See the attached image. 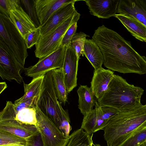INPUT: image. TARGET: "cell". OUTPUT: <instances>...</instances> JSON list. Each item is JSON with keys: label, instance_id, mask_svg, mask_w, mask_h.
Returning <instances> with one entry per match:
<instances>
[{"label": "cell", "instance_id": "cell-1", "mask_svg": "<svg viewBox=\"0 0 146 146\" xmlns=\"http://www.w3.org/2000/svg\"><path fill=\"white\" fill-rule=\"evenodd\" d=\"M92 39L102 51L104 65L109 70L124 74H146V57L116 32L103 25L95 31Z\"/></svg>", "mask_w": 146, "mask_h": 146}, {"label": "cell", "instance_id": "cell-2", "mask_svg": "<svg viewBox=\"0 0 146 146\" xmlns=\"http://www.w3.org/2000/svg\"><path fill=\"white\" fill-rule=\"evenodd\" d=\"M146 125V104L129 111L120 112L102 129L108 146H117L138 129Z\"/></svg>", "mask_w": 146, "mask_h": 146}, {"label": "cell", "instance_id": "cell-3", "mask_svg": "<svg viewBox=\"0 0 146 146\" xmlns=\"http://www.w3.org/2000/svg\"><path fill=\"white\" fill-rule=\"evenodd\" d=\"M144 92L142 88L129 84L121 77L114 74L107 90L97 102L101 106L111 107L120 112L129 111L143 105L141 98Z\"/></svg>", "mask_w": 146, "mask_h": 146}, {"label": "cell", "instance_id": "cell-4", "mask_svg": "<svg viewBox=\"0 0 146 146\" xmlns=\"http://www.w3.org/2000/svg\"><path fill=\"white\" fill-rule=\"evenodd\" d=\"M37 107L67 137L72 129L67 110H64L58 99L52 81L51 71L44 75Z\"/></svg>", "mask_w": 146, "mask_h": 146}, {"label": "cell", "instance_id": "cell-5", "mask_svg": "<svg viewBox=\"0 0 146 146\" xmlns=\"http://www.w3.org/2000/svg\"><path fill=\"white\" fill-rule=\"evenodd\" d=\"M0 40L13 52L18 62L24 67L28 56L25 40L8 15L0 13Z\"/></svg>", "mask_w": 146, "mask_h": 146}, {"label": "cell", "instance_id": "cell-6", "mask_svg": "<svg viewBox=\"0 0 146 146\" xmlns=\"http://www.w3.org/2000/svg\"><path fill=\"white\" fill-rule=\"evenodd\" d=\"M80 16V14L77 12L57 28L44 35L41 36L35 45V56L40 59L57 50L66 31L72 24L77 22Z\"/></svg>", "mask_w": 146, "mask_h": 146}, {"label": "cell", "instance_id": "cell-7", "mask_svg": "<svg viewBox=\"0 0 146 146\" xmlns=\"http://www.w3.org/2000/svg\"><path fill=\"white\" fill-rule=\"evenodd\" d=\"M36 126L44 146H65L69 139L53 122L37 107Z\"/></svg>", "mask_w": 146, "mask_h": 146}, {"label": "cell", "instance_id": "cell-8", "mask_svg": "<svg viewBox=\"0 0 146 146\" xmlns=\"http://www.w3.org/2000/svg\"><path fill=\"white\" fill-rule=\"evenodd\" d=\"M25 68L16 59L13 52L0 40V76L3 80H14L21 84L23 82L20 72Z\"/></svg>", "mask_w": 146, "mask_h": 146}, {"label": "cell", "instance_id": "cell-9", "mask_svg": "<svg viewBox=\"0 0 146 146\" xmlns=\"http://www.w3.org/2000/svg\"><path fill=\"white\" fill-rule=\"evenodd\" d=\"M66 48L67 46H60L53 53L40 58L35 64L25 68V75L33 78L44 75L54 69L62 68Z\"/></svg>", "mask_w": 146, "mask_h": 146}, {"label": "cell", "instance_id": "cell-10", "mask_svg": "<svg viewBox=\"0 0 146 146\" xmlns=\"http://www.w3.org/2000/svg\"><path fill=\"white\" fill-rule=\"evenodd\" d=\"M0 130L25 139L39 132L35 125L23 123L16 120L4 108L0 112Z\"/></svg>", "mask_w": 146, "mask_h": 146}, {"label": "cell", "instance_id": "cell-11", "mask_svg": "<svg viewBox=\"0 0 146 146\" xmlns=\"http://www.w3.org/2000/svg\"><path fill=\"white\" fill-rule=\"evenodd\" d=\"M79 59L75 49L70 43L67 46L62 68L64 81L68 93L77 85V75Z\"/></svg>", "mask_w": 146, "mask_h": 146}, {"label": "cell", "instance_id": "cell-12", "mask_svg": "<svg viewBox=\"0 0 146 146\" xmlns=\"http://www.w3.org/2000/svg\"><path fill=\"white\" fill-rule=\"evenodd\" d=\"M9 1L10 9L9 17L25 39L26 35L36 27L22 7L20 0Z\"/></svg>", "mask_w": 146, "mask_h": 146}, {"label": "cell", "instance_id": "cell-13", "mask_svg": "<svg viewBox=\"0 0 146 146\" xmlns=\"http://www.w3.org/2000/svg\"><path fill=\"white\" fill-rule=\"evenodd\" d=\"M77 1L74 0L54 12L46 22L39 27L41 36L44 35L57 28L70 17L77 13L74 4Z\"/></svg>", "mask_w": 146, "mask_h": 146}, {"label": "cell", "instance_id": "cell-14", "mask_svg": "<svg viewBox=\"0 0 146 146\" xmlns=\"http://www.w3.org/2000/svg\"><path fill=\"white\" fill-rule=\"evenodd\" d=\"M117 13L131 16L146 27V0H119Z\"/></svg>", "mask_w": 146, "mask_h": 146}, {"label": "cell", "instance_id": "cell-15", "mask_svg": "<svg viewBox=\"0 0 146 146\" xmlns=\"http://www.w3.org/2000/svg\"><path fill=\"white\" fill-rule=\"evenodd\" d=\"M90 14L98 18L108 19L117 13L119 0H84Z\"/></svg>", "mask_w": 146, "mask_h": 146}, {"label": "cell", "instance_id": "cell-16", "mask_svg": "<svg viewBox=\"0 0 146 146\" xmlns=\"http://www.w3.org/2000/svg\"><path fill=\"white\" fill-rule=\"evenodd\" d=\"M114 74L112 71L102 67L94 70L90 88L97 100L102 96L107 90Z\"/></svg>", "mask_w": 146, "mask_h": 146}, {"label": "cell", "instance_id": "cell-17", "mask_svg": "<svg viewBox=\"0 0 146 146\" xmlns=\"http://www.w3.org/2000/svg\"><path fill=\"white\" fill-rule=\"evenodd\" d=\"M74 0H35V8L40 26L44 23L57 10Z\"/></svg>", "mask_w": 146, "mask_h": 146}, {"label": "cell", "instance_id": "cell-18", "mask_svg": "<svg viewBox=\"0 0 146 146\" xmlns=\"http://www.w3.org/2000/svg\"><path fill=\"white\" fill-rule=\"evenodd\" d=\"M95 108L84 116L81 128L90 134L102 129L107 123L103 119L101 106L96 102Z\"/></svg>", "mask_w": 146, "mask_h": 146}, {"label": "cell", "instance_id": "cell-19", "mask_svg": "<svg viewBox=\"0 0 146 146\" xmlns=\"http://www.w3.org/2000/svg\"><path fill=\"white\" fill-rule=\"evenodd\" d=\"M118 19L133 36L146 43V27L135 18L126 14H116Z\"/></svg>", "mask_w": 146, "mask_h": 146}, {"label": "cell", "instance_id": "cell-20", "mask_svg": "<svg viewBox=\"0 0 146 146\" xmlns=\"http://www.w3.org/2000/svg\"><path fill=\"white\" fill-rule=\"evenodd\" d=\"M36 108H25L16 111L14 108L13 103L9 101L7 102L4 108L16 120L23 123L35 126L37 123L36 115Z\"/></svg>", "mask_w": 146, "mask_h": 146}, {"label": "cell", "instance_id": "cell-21", "mask_svg": "<svg viewBox=\"0 0 146 146\" xmlns=\"http://www.w3.org/2000/svg\"><path fill=\"white\" fill-rule=\"evenodd\" d=\"M84 54L87 58L94 70L102 68L104 56L100 48L92 39H86L84 48Z\"/></svg>", "mask_w": 146, "mask_h": 146}, {"label": "cell", "instance_id": "cell-22", "mask_svg": "<svg viewBox=\"0 0 146 146\" xmlns=\"http://www.w3.org/2000/svg\"><path fill=\"white\" fill-rule=\"evenodd\" d=\"M77 92L78 96V108L84 116L93 109L96 101L90 87L80 85Z\"/></svg>", "mask_w": 146, "mask_h": 146}, {"label": "cell", "instance_id": "cell-23", "mask_svg": "<svg viewBox=\"0 0 146 146\" xmlns=\"http://www.w3.org/2000/svg\"><path fill=\"white\" fill-rule=\"evenodd\" d=\"M52 81L58 99L60 102L65 105L67 101L68 93L66 86L62 68L51 71Z\"/></svg>", "mask_w": 146, "mask_h": 146}, {"label": "cell", "instance_id": "cell-24", "mask_svg": "<svg viewBox=\"0 0 146 146\" xmlns=\"http://www.w3.org/2000/svg\"><path fill=\"white\" fill-rule=\"evenodd\" d=\"M44 75L33 78L28 84L23 82L24 94L15 101L19 102L40 96L42 88Z\"/></svg>", "mask_w": 146, "mask_h": 146}, {"label": "cell", "instance_id": "cell-25", "mask_svg": "<svg viewBox=\"0 0 146 146\" xmlns=\"http://www.w3.org/2000/svg\"><path fill=\"white\" fill-rule=\"evenodd\" d=\"M93 134L91 135L80 128L69 135L65 146H93Z\"/></svg>", "mask_w": 146, "mask_h": 146}, {"label": "cell", "instance_id": "cell-26", "mask_svg": "<svg viewBox=\"0 0 146 146\" xmlns=\"http://www.w3.org/2000/svg\"><path fill=\"white\" fill-rule=\"evenodd\" d=\"M146 141V125L138 129L117 146H138Z\"/></svg>", "mask_w": 146, "mask_h": 146}, {"label": "cell", "instance_id": "cell-27", "mask_svg": "<svg viewBox=\"0 0 146 146\" xmlns=\"http://www.w3.org/2000/svg\"><path fill=\"white\" fill-rule=\"evenodd\" d=\"M26 139L0 130V146H25Z\"/></svg>", "mask_w": 146, "mask_h": 146}, {"label": "cell", "instance_id": "cell-28", "mask_svg": "<svg viewBox=\"0 0 146 146\" xmlns=\"http://www.w3.org/2000/svg\"><path fill=\"white\" fill-rule=\"evenodd\" d=\"M21 5L36 28L39 27L40 24L38 18L35 6V0H21Z\"/></svg>", "mask_w": 146, "mask_h": 146}, {"label": "cell", "instance_id": "cell-29", "mask_svg": "<svg viewBox=\"0 0 146 146\" xmlns=\"http://www.w3.org/2000/svg\"><path fill=\"white\" fill-rule=\"evenodd\" d=\"M88 36L82 32L75 34L72 38L71 43L75 49L78 57L84 55V48L86 37Z\"/></svg>", "mask_w": 146, "mask_h": 146}, {"label": "cell", "instance_id": "cell-30", "mask_svg": "<svg viewBox=\"0 0 146 146\" xmlns=\"http://www.w3.org/2000/svg\"><path fill=\"white\" fill-rule=\"evenodd\" d=\"M41 36L39 27L36 28L30 32L26 36L25 40L27 48H30L38 42Z\"/></svg>", "mask_w": 146, "mask_h": 146}, {"label": "cell", "instance_id": "cell-31", "mask_svg": "<svg viewBox=\"0 0 146 146\" xmlns=\"http://www.w3.org/2000/svg\"><path fill=\"white\" fill-rule=\"evenodd\" d=\"M77 26V22H75L70 27L63 37L60 46H67L71 43L72 38L75 34Z\"/></svg>", "mask_w": 146, "mask_h": 146}, {"label": "cell", "instance_id": "cell-32", "mask_svg": "<svg viewBox=\"0 0 146 146\" xmlns=\"http://www.w3.org/2000/svg\"><path fill=\"white\" fill-rule=\"evenodd\" d=\"M101 106L103 119L107 123L110 119L120 112L117 110L111 107Z\"/></svg>", "mask_w": 146, "mask_h": 146}, {"label": "cell", "instance_id": "cell-33", "mask_svg": "<svg viewBox=\"0 0 146 146\" xmlns=\"http://www.w3.org/2000/svg\"><path fill=\"white\" fill-rule=\"evenodd\" d=\"M26 146H44L41 135L38 133L26 139Z\"/></svg>", "mask_w": 146, "mask_h": 146}, {"label": "cell", "instance_id": "cell-34", "mask_svg": "<svg viewBox=\"0 0 146 146\" xmlns=\"http://www.w3.org/2000/svg\"><path fill=\"white\" fill-rule=\"evenodd\" d=\"M10 10L9 0H0V13L9 16Z\"/></svg>", "mask_w": 146, "mask_h": 146}, {"label": "cell", "instance_id": "cell-35", "mask_svg": "<svg viewBox=\"0 0 146 146\" xmlns=\"http://www.w3.org/2000/svg\"><path fill=\"white\" fill-rule=\"evenodd\" d=\"M7 87V85L5 82L0 83V94L3 92Z\"/></svg>", "mask_w": 146, "mask_h": 146}, {"label": "cell", "instance_id": "cell-36", "mask_svg": "<svg viewBox=\"0 0 146 146\" xmlns=\"http://www.w3.org/2000/svg\"><path fill=\"white\" fill-rule=\"evenodd\" d=\"M138 146H146V141Z\"/></svg>", "mask_w": 146, "mask_h": 146}, {"label": "cell", "instance_id": "cell-37", "mask_svg": "<svg viewBox=\"0 0 146 146\" xmlns=\"http://www.w3.org/2000/svg\"><path fill=\"white\" fill-rule=\"evenodd\" d=\"M93 146H101L100 144H94Z\"/></svg>", "mask_w": 146, "mask_h": 146}, {"label": "cell", "instance_id": "cell-38", "mask_svg": "<svg viewBox=\"0 0 146 146\" xmlns=\"http://www.w3.org/2000/svg\"><path fill=\"white\" fill-rule=\"evenodd\" d=\"M26 146L12 145V146Z\"/></svg>", "mask_w": 146, "mask_h": 146}]
</instances>
